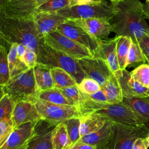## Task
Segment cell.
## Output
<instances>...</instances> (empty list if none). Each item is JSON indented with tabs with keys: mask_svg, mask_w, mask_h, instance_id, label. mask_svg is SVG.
Segmentation results:
<instances>
[{
	"mask_svg": "<svg viewBox=\"0 0 149 149\" xmlns=\"http://www.w3.org/2000/svg\"><path fill=\"white\" fill-rule=\"evenodd\" d=\"M112 2L116 9V13L109 22L116 36L130 37L136 44L142 37L149 36V25L146 21L143 3L139 0Z\"/></svg>",
	"mask_w": 149,
	"mask_h": 149,
	"instance_id": "1",
	"label": "cell"
},
{
	"mask_svg": "<svg viewBox=\"0 0 149 149\" xmlns=\"http://www.w3.org/2000/svg\"><path fill=\"white\" fill-rule=\"evenodd\" d=\"M1 45L8 50L13 43L23 44L37 55L44 42L36 29L32 17H10L0 12Z\"/></svg>",
	"mask_w": 149,
	"mask_h": 149,
	"instance_id": "2",
	"label": "cell"
},
{
	"mask_svg": "<svg viewBox=\"0 0 149 149\" xmlns=\"http://www.w3.org/2000/svg\"><path fill=\"white\" fill-rule=\"evenodd\" d=\"M1 97L7 94L15 104L20 101L35 102L40 92L35 80L34 68H29L10 78L5 85L1 86Z\"/></svg>",
	"mask_w": 149,
	"mask_h": 149,
	"instance_id": "3",
	"label": "cell"
},
{
	"mask_svg": "<svg viewBox=\"0 0 149 149\" xmlns=\"http://www.w3.org/2000/svg\"><path fill=\"white\" fill-rule=\"evenodd\" d=\"M57 13L68 19L97 18L110 20L116 14V9L111 1L91 0L86 3H77L62 9Z\"/></svg>",
	"mask_w": 149,
	"mask_h": 149,
	"instance_id": "4",
	"label": "cell"
},
{
	"mask_svg": "<svg viewBox=\"0 0 149 149\" xmlns=\"http://www.w3.org/2000/svg\"><path fill=\"white\" fill-rule=\"evenodd\" d=\"M37 63L48 65L52 68L63 69L72 76L77 84L87 77L77 59L52 49L44 42L41 44L37 54Z\"/></svg>",
	"mask_w": 149,
	"mask_h": 149,
	"instance_id": "5",
	"label": "cell"
},
{
	"mask_svg": "<svg viewBox=\"0 0 149 149\" xmlns=\"http://www.w3.org/2000/svg\"><path fill=\"white\" fill-rule=\"evenodd\" d=\"M34 104L41 119L51 127H55L69 118L80 117L78 109L74 106L54 104L38 98Z\"/></svg>",
	"mask_w": 149,
	"mask_h": 149,
	"instance_id": "6",
	"label": "cell"
},
{
	"mask_svg": "<svg viewBox=\"0 0 149 149\" xmlns=\"http://www.w3.org/2000/svg\"><path fill=\"white\" fill-rule=\"evenodd\" d=\"M42 39L44 43L49 47L76 59L94 57L89 49L65 36L58 30L48 34Z\"/></svg>",
	"mask_w": 149,
	"mask_h": 149,
	"instance_id": "7",
	"label": "cell"
},
{
	"mask_svg": "<svg viewBox=\"0 0 149 149\" xmlns=\"http://www.w3.org/2000/svg\"><path fill=\"white\" fill-rule=\"evenodd\" d=\"M148 134V126L137 127L113 123L110 149H133L138 138H146Z\"/></svg>",
	"mask_w": 149,
	"mask_h": 149,
	"instance_id": "8",
	"label": "cell"
},
{
	"mask_svg": "<svg viewBox=\"0 0 149 149\" xmlns=\"http://www.w3.org/2000/svg\"><path fill=\"white\" fill-rule=\"evenodd\" d=\"M39 125L29 122L15 127L0 149H26L38 134L37 128Z\"/></svg>",
	"mask_w": 149,
	"mask_h": 149,
	"instance_id": "9",
	"label": "cell"
},
{
	"mask_svg": "<svg viewBox=\"0 0 149 149\" xmlns=\"http://www.w3.org/2000/svg\"><path fill=\"white\" fill-rule=\"evenodd\" d=\"M57 30L89 49L93 55L98 47L100 40L92 36L83 28L69 19L59 26Z\"/></svg>",
	"mask_w": 149,
	"mask_h": 149,
	"instance_id": "10",
	"label": "cell"
},
{
	"mask_svg": "<svg viewBox=\"0 0 149 149\" xmlns=\"http://www.w3.org/2000/svg\"><path fill=\"white\" fill-rule=\"evenodd\" d=\"M47 0H6L0 6V12L10 17H32L37 8Z\"/></svg>",
	"mask_w": 149,
	"mask_h": 149,
	"instance_id": "11",
	"label": "cell"
},
{
	"mask_svg": "<svg viewBox=\"0 0 149 149\" xmlns=\"http://www.w3.org/2000/svg\"><path fill=\"white\" fill-rule=\"evenodd\" d=\"M87 77L95 80L102 87L113 73L108 63L99 58H84L77 59Z\"/></svg>",
	"mask_w": 149,
	"mask_h": 149,
	"instance_id": "12",
	"label": "cell"
},
{
	"mask_svg": "<svg viewBox=\"0 0 149 149\" xmlns=\"http://www.w3.org/2000/svg\"><path fill=\"white\" fill-rule=\"evenodd\" d=\"M36 29L41 38L48 34L57 30L68 19L56 12H36L32 16Z\"/></svg>",
	"mask_w": 149,
	"mask_h": 149,
	"instance_id": "13",
	"label": "cell"
},
{
	"mask_svg": "<svg viewBox=\"0 0 149 149\" xmlns=\"http://www.w3.org/2000/svg\"><path fill=\"white\" fill-rule=\"evenodd\" d=\"M69 20L99 40L107 39L109 34L113 31L109 21L107 19L89 18Z\"/></svg>",
	"mask_w": 149,
	"mask_h": 149,
	"instance_id": "14",
	"label": "cell"
},
{
	"mask_svg": "<svg viewBox=\"0 0 149 149\" xmlns=\"http://www.w3.org/2000/svg\"><path fill=\"white\" fill-rule=\"evenodd\" d=\"M11 119L15 128L26 122H31L38 124L43 121L34 102L31 101H20L16 103Z\"/></svg>",
	"mask_w": 149,
	"mask_h": 149,
	"instance_id": "15",
	"label": "cell"
},
{
	"mask_svg": "<svg viewBox=\"0 0 149 149\" xmlns=\"http://www.w3.org/2000/svg\"><path fill=\"white\" fill-rule=\"evenodd\" d=\"M116 44L117 36L109 40H100L94 54V57L104 60L113 73L120 70L117 58Z\"/></svg>",
	"mask_w": 149,
	"mask_h": 149,
	"instance_id": "16",
	"label": "cell"
},
{
	"mask_svg": "<svg viewBox=\"0 0 149 149\" xmlns=\"http://www.w3.org/2000/svg\"><path fill=\"white\" fill-rule=\"evenodd\" d=\"M113 73L119 80L123 96L149 97L148 95L149 88L134 80L132 77L130 72L125 69L119 70Z\"/></svg>",
	"mask_w": 149,
	"mask_h": 149,
	"instance_id": "17",
	"label": "cell"
},
{
	"mask_svg": "<svg viewBox=\"0 0 149 149\" xmlns=\"http://www.w3.org/2000/svg\"><path fill=\"white\" fill-rule=\"evenodd\" d=\"M113 123L107 122L99 130L82 136L79 141L94 147L96 149H110Z\"/></svg>",
	"mask_w": 149,
	"mask_h": 149,
	"instance_id": "18",
	"label": "cell"
},
{
	"mask_svg": "<svg viewBox=\"0 0 149 149\" xmlns=\"http://www.w3.org/2000/svg\"><path fill=\"white\" fill-rule=\"evenodd\" d=\"M80 119L81 137L99 130L107 122H109L105 116L96 112L83 114Z\"/></svg>",
	"mask_w": 149,
	"mask_h": 149,
	"instance_id": "19",
	"label": "cell"
},
{
	"mask_svg": "<svg viewBox=\"0 0 149 149\" xmlns=\"http://www.w3.org/2000/svg\"><path fill=\"white\" fill-rule=\"evenodd\" d=\"M50 66L37 63L34 68L36 83L39 92L53 88L55 87Z\"/></svg>",
	"mask_w": 149,
	"mask_h": 149,
	"instance_id": "20",
	"label": "cell"
},
{
	"mask_svg": "<svg viewBox=\"0 0 149 149\" xmlns=\"http://www.w3.org/2000/svg\"><path fill=\"white\" fill-rule=\"evenodd\" d=\"M101 90L105 93L109 104H119L122 102L123 91L119 80L113 73L101 87Z\"/></svg>",
	"mask_w": 149,
	"mask_h": 149,
	"instance_id": "21",
	"label": "cell"
},
{
	"mask_svg": "<svg viewBox=\"0 0 149 149\" xmlns=\"http://www.w3.org/2000/svg\"><path fill=\"white\" fill-rule=\"evenodd\" d=\"M122 102L149 122V97L123 96Z\"/></svg>",
	"mask_w": 149,
	"mask_h": 149,
	"instance_id": "22",
	"label": "cell"
},
{
	"mask_svg": "<svg viewBox=\"0 0 149 149\" xmlns=\"http://www.w3.org/2000/svg\"><path fill=\"white\" fill-rule=\"evenodd\" d=\"M17 46L18 44L13 43L8 51V59L10 78L29 69L26 64L17 57Z\"/></svg>",
	"mask_w": 149,
	"mask_h": 149,
	"instance_id": "23",
	"label": "cell"
},
{
	"mask_svg": "<svg viewBox=\"0 0 149 149\" xmlns=\"http://www.w3.org/2000/svg\"><path fill=\"white\" fill-rule=\"evenodd\" d=\"M51 142L53 149H69V139L64 122L52 129Z\"/></svg>",
	"mask_w": 149,
	"mask_h": 149,
	"instance_id": "24",
	"label": "cell"
},
{
	"mask_svg": "<svg viewBox=\"0 0 149 149\" xmlns=\"http://www.w3.org/2000/svg\"><path fill=\"white\" fill-rule=\"evenodd\" d=\"M38 98L54 104L73 106L72 103L63 94L59 88L56 87L40 91L38 94Z\"/></svg>",
	"mask_w": 149,
	"mask_h": 149,
	"instance_id": "25",
	"label": "cell"
},
{
	"mask_svg": "<svg viewBox=\"0 0 149 149\" xmlns=\"http://www.w3.org/2000/svg\"><path fill=\"white\" fill-rule=\"evenodd\" d=\"M132 40L128 36H117L116 54L120 70L127 68V60Z\"/></svg>",
	"mask_w": 149,
	"mask_h": 149,
	"instance_id": "26",
	"label": "cell"
},
{
	"mask_svg": "<svg viewBox=\"0 0 149 149\" xmlns=\"http://www.w3.org/2000/svg\"><path fill=\"white\" fill-rule=\"evenodd\" d=\"M51 72L55 87L62 88L77 85L72 76L63 69L59 68H52Z\"/></svg>",
	"mask_w": 149,
	"mask_h": 149,
	"instance_id": "27",
	"label": "cell"
},
{
	"mask_svg": "<svg viewBox=\"0 0 149 149\" xmlns=\"http://www.w3.org/2000/svg\"><path fill=\"white\" fill-rule=\"evenodd\" d=\"M69 139V149L80 139V117H73L63 122Z\"/></svg>",
	"mask_w": 149,
	"mask_h": 149,
	"instance_id": "28",
	"label": "cell"
},
{
	"mask_svg": "<svg viewBox=\"0 0 149 149\" xmlns=\"http://www.w3.org/2000/svg\"><path fill=\"white\" fill-rule=\"evenodd\" d=\"M54 127L42 133L38 132L26 149H53L51 135Z\"/></svg>",
	"mask_w": 149,
	"mask_h": 149,
	"instance_id": "29",
	"label": "cell"
},
{
	"mask_svg": "<svg viewBox=\"0 0 149 149\" xmlns=\"http://www.w3.org/2000/svg\"><path fill=\"white\" fill-rule=\"evenodd\" d=\"M74 0H47L37 8L36 12H56L62 9L74 5Z\"/></svg>",
	"mask_w": 149,
	"mask_h": 149,
	"instance_id": "30",
	"label": "cell"
},
{
	"mask_svg": "<svg viewBox=\"0 0 149 149\" xmlns=\"http://www.w3.org/2000/svg\"><path fill=\"white\" fill-rule=\"evenodd\" d=\"M8 49L0 45V86L5 85L10 79L9 68L8 59Z\"/></svg>",
	"mask_w": 149,
	"mask_h": 149,
	"instance_id": "31",
	"label": "cell"
},
{
	"mask_svg": "<svg viewBox=\"0 0 149 149\" xmlns=\"http://www.w3.org/2000/svg\"><path fill=\"white\" fill-rule=\"evenodd\" d=\"M146 59L139 45L132 42L130 45L127 60V67L135 66L140 63H146Z\"/></svg>",
	"mask_w": 149,
	"mask_h": 149,
	"instance_id": "32",
	"label": "cell"
},
{
	"mask_svg": "<svg viewBox=\"0 0 149 149\" xmlns=\"http://www.w3.org/2000/svg\"><path fill=\"white\" fill-rule=\"evenodd\" d=\"M132 77L144 87L149 88V65L142 63L130 72Z\"/></svg>",
	"mask_w": 149,
	"mask_h": 149,
	"instance_id": "33",
	"label": "cell"
},
{
	"mask_svg": "<svg viewBox=\"0 0 149 149\" xmlns=\"http://www.w3.org/2000/svg\"><path fill=\"white\" fill-rule=\"evenodd\" d=\"M15 106V103L8 94H5L1 97L0 120L11 119Z\"/></svg>",
	"mask_w": 149,
	"mask_h": 149,
	"instance_id": "34",
	"label": "cell"
},
{
	"mask_svg": "<svg viewBox=\"0 0 149 149\" xmlns=\"http://www.w3.org/2000/svg\"><path fill=\"white\" fill-rule=\"evenodd\" d=\"M59 90L72 103L73 106L79 109L80 103V94L77 85L59 88Z\"/></svg>",
	"mask_w": 149,
	"mask_h": 149,
	"instance_id": "35",
	"label": "cell"
},
{
	"mask_svg": "<svg viewBox=\"0 0 149 149\" xmlns=\"http://www.w3.org/2000/svg\"><path fill=\"white\" fill-rule=\"evenodd\" d=\"M79 89L86 94H94L101 89L100 85L95 80L86 77L77 84Z\"/></svg>",
	"mask_w": 149,
	"mask_h": 149,
	"instance_id": "36",
	"label": "cell"
},
{
	"mask_svg": "<svg viewBox=\"0 0 149 149\" xmlns=\"http://www.w3.org/2000/svg\"><path fill=\"white\" fill-rule=\"evenodd\" d=\"M14 129L12 119L0 120V147L7 140Z\"/></svg>",
	"mask_w": 149,
	"mask_h": 149,
	"instance_id": "37",
	"label": "cell"
},
{
	"mask_svg": "<svg viewBox=\"0 0 149 149\" xmlns=\"http://www.w3.org/2000/svg\"><path fill=\"white\" fill-rule=\"evenodd\" d=\"M21 60L26 64L28 68H34L37 63V55L34 50L27 48L26 52Z\"/></svg>",
	"mask_w": 149,
	"mask_h": 149,
	"instance_id": "38",
	"label": "cell"
},
{
	"mask_svg": "<svg viewBox=\"0 0 149 149\" xmlns=\"http://www.w3.org/2000/svg\"><path fill=\"white\" fill-rule=\"evenodd\" d=\"M137 44L140 47L147 63L149 64V36H144L139 40Z\"/></svg>",
	"mask_w": 149,
	"mask_h": 149,
	"instance_id": "39",
	"label": "cell"
},
{
	"mask_svg": "<svg viewBox=\"0 0 149 149\" xmlns=\"http://www.w3.org/2000/svg\"><path fill=\"white\" fill-rule=\"evenodd\" d=\"M85 94V93H84ZM85 95L90 100L95 101L99 103H103V104H107L108 102V100L107 98V97L104 93V91L101 89L100 91L91 94H86Z\"/></svg>",
	"mask_w": 149,
	"mask_h": 149,
	"instance_id": "40",
	"label": "cell"
},
{
	"mask_svg": "<svg viewBox=\"0 0 149 149\" xmlns=\"http://www.w3.org/2000/svg\"><path fill=\"white\" fill-rule=\"evenodd\" d=\"M149 147L146 138H138L133 147V149H148Z\"/></svg>",
	"mask_w": 149,
	"mask_h": 149,
	"instance_id": "41",
	"label": "cell"
},
{
	"mask_svg": "<svg viewBox=\"0 0 149 149\" xmlns=\"http://www.w3.org/2000/svg\"><path fill=\"white\" fill-rule=\"evenodd\" d=\"M70 149H96L94 147L88 144L78 141L73 145Z\"/></svg>",
	"mask_w": 149,
	"mask_h": 149,
	"instance_id": "42",
	"label": "cell"
},
{
	"mask_svg": "<svg viewBox=\"0 0 149 149\" xmlns=\"http://www.w3.org/2000/svg\"><path fill=\"white\" fill-rule=\"evenodd\" d=\"M26 48L27 47L26 46H24L23 44H18L17 46V57L19 59H22V58L23 56V55H24L26 51Z\"/></svg>",
	"mask_w": 149,
	"mask_h": 149,
	"instance_id": "43",
	"label": "cell"
},
{
	"mask_svg": "<svg viewBox=\"0 0 149 149\" xmlns=\"http://www.w3.org/2000/svg\"><path fill=\"white\" fill-rule=\"evenodd\" d=\"M143 13L145 16L146 19H147L149 20V2L146 0V2L144 3H143Z\"/></svg>",
	"mask_w": 149,
	"mask_h": 149,
	"instance_id": "44",
	"label": "cell"
},
{
	"mask_svg": "<svg viewBox=\"0 0 149 149\" xmlns=\"http://www.w3.org/2000/svg\"><path fill=\"white\" fill-rule=\"evenodd\" d=\"M146 139H147V141L148 144V146H149V134H148V136L146 137Z\"/></svg>",
	"mask_w": 149,
	"mask_h": 149,
	"instance_id": "45",
	"label": "cell"
},
{
	"mask_svg": "<svg viewBox=\"0 0 149 149\" xmlns=\"http://www.w3.org/2000/svg\"><path fill=\"white\" fill-rule=\"evenodd\" d=\"M111 1H112V2H113V1H117L118 0H110Z\"/></svg>",
	"mask_w": 149,
	"mask_h": 149,
	"instance_id": "46",
	"label": "cell"
},
{
	"mask_svg": "<svg viewBox=\"0 0 149 149\" xmlns=\"http://www.w3.org/2000/svg\"><path fill=\"white\" fill-rule=\"evenodd\" d=\"M149 65V64H148ZM148 96H149V89H148Z\"/></svg>",
	"mask_w": 149,
	"mask_h": 149,
	"instance_id": "47",
	"label": "cell"
},
{
	"mask_svg": "<svg viewBox=\"0 0 149 149\" xmlns=\"http://www.w3.org/2000/svg\"><path fill=\"white\" fill-rule=\"evenodd\" d=\"M146 1H148V2H149V0H146Z\"/></svg>",
	"mask_w": 149,
	"mask_h": 149,
	"instance_id": "48",
	"label": "cell"
}]
</instances>
